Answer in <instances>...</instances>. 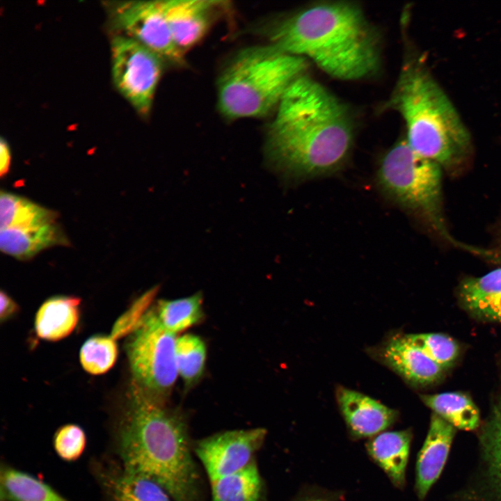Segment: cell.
I'll return each mask as SVG.
<instances>
[{
    "instance_id": "1",
    "label": "cell",
    "mask_w": 501,
    "mask_h": 501,
    "mask_svg": "<svg viewBox=\"0 0 501 501\" xmlns=\"http://www.w3.org/2000/svg\"><path fill=\"white\" fill-rule=\"evenodd\" d=\"M353 138L348 108L304 74L282 97L268 130L267 145L277 168L302 180L340 170L349 156Z\"/></svg>"
},
{
    "instance_id": "2",
    "label": "cell",
    "mask_w": 501,
    "mask_h": 501,
    "mask_svg": "<svg viewBox=\"0 0 501 501\" xmlns=\"http://www.w3.org/2000/svg\"><path fill=\"white\" fill-rule=\"evenodd\" d=\"M270 45L307 58L328 75L356 81L381 67V38L359 6L322 3L285 17L271 28Z\"/></svg>"
},
{
    "instance_id": "3",
    "label": "cell",
    "mask_w": 501,
    "mask_h": 501,
    "mask_svg": "<svg viewBox=\"0 0 501 501\" xmlns=\"http://www.w3.org/2000/svg\"><path fill=\"white\" fill-rule=\"evenodd\" d=\"M118 450L124 471L155 482L173 501H200L183 416L134 382L120 424Z\"/></svg>"
},
{
    "instance_id": "4",
    "label": "cell",
    "mask_w": 501,
    "mask_h": 501,
    "mask_svg": "<svg viewBox=\"0 0 501 501\" xmlns=\"http://www.w3.org/2000/svg\"><path fill=\"white\" fill-rule=\"evenodd\" d=\"M386 107L404 119L406 139L416 153L450 173L468 166L471 134L422 56H407Z\"/></svg>"
},
{
    "instance_id": "5",
    "label": "cell",
    "mask_w": 501,
    "mask_h": 501,
    "mask_svg": "<svg viewBox=\"0 0 501 501\" xmlns=\"http://www.w3.org/2000/svg\"><path fill=\"white\" fill-rule=\"evenodd\" d=\"M307 68L305 58L270 44L241 49L218 77V111L230 120L264 117L277 109L287 90Z\"/></svg>"
},
{
    "instance_id": "6",
    "label": "cell",
    "mask_w": 501,
    "mask_h": 501,
    "mask_svg": "<svg viewBox=\"0 0 501 501\" xmlns=\"http://www.w3.org/2000/svg\"><path fill=\"white\" fill-rule=\"evenodd\" d=\"M442 170L440 165L416 153L406 139H402L382 157L376 182L385 196L422 217L443 239L482 254V249L456 240L448 230L443 211Z\"/></svg>"
},
{
    "instance_id": "7",
    "label": "cell",
    "mask_w": 501,
    "mask_h": 501,
    "mask_svg": "<svg viewBox=\"0 0 501 501\" xmlns=\"http://www.w3.org/2000/svg\"><path fill=\"white\" fill-rule=\"evenodd\" d=\"M175 334L159 322L153 309L148 310L130 335L127 353L134 382L164 399L177 374Z\"/></svg>"
},
{
    "instance_id": "8",
    "label": "cell",
    "mask_w": 501,
    "mask_h": 501,
    "mask_svg": "<svg viewBox=\"0 0 501 501\" xmlns=\"http://www.w3.org/2000/svg\"><path fill=\"white\" fill-rule=\"evenodd\" d=\"M111 52L115 86L139 114L147 116L162 73L163 58L125 35L112 39Z\"/></svg>"
},
{
    "instance_id": "9",
    "label": "cell",
    "mask_w": 501,
    "mask_h": 501,
    "mask_svg": "<svg viewBox=\"0 0 501 501\" xmlns=\"http://www.w3.org/2000/svg\"><path fill=\"white\" fill-rule=\"evenodd\" d=\"M113 16L125 35L151 49L164 61L177 65L184 64V54L175 45L167 22L164 0L119 2L113 8Z\"/></svg>"
},
{
    "instance_id": "10",
    "label": "cell",
    "mask_w": 501,
    "mask_h": 501,
    "mask_svg": "<svg viewBox=\"0 0 501 501\" xmlns=\"http://www.w3.org/2000/svg\"><path fill=\"white\" fill-rule=\"evenodd\" d=\"M266 429L226 431L200 440L196 453L209 480L235 472L250 463L264 441Z\"/></svg>"
},
{
    "instance_id": "11",
    "label": "cell",
    "mask_w": 501,
    "mask_h": 501,
    "mask_svg": "<svg viewBox=\"0 0 501 501\" xmlns=\"http://www.w3.org/2000/svg\"><path fill=\"white\" fill-rule=\"evenodd\" d=\"M223 1L164 0L167 22L177 47L184 51L198 43L208 31Z\"/></svg>"
},
{
    "instance_id": "12",
    "label": "cell",
    "mask_w": 501,
    "mask_h": 501,
    "mask_svg": "<svg viewBox=\"0 0 501 501\" xmlns=\"http://www.w3.org/2000/svg\"><path fill=\"white\" fill-rule=\"evenodd\" d=\"M335 395L349 431L357 438L376 436L397 418L395 409L360 392L338 386Z\"/></svg>"
},
{
    "instance_id": "13",
    "label": "cell",
    "mask_w": 501,
    "mask_h": 501,
    "mask_svg": "<svg viewBox=\"0 0 501 501\" xmlns=\"http://www.w3.org/2000/svg\"><path fill=\"white\" fill-rule=\"evenodd\" d=\"M455 433V427L436 414H432L417 461L415 488L419 498H424L439 477Z\"/></svg>"
},
{
    "instance_id": "14",
    "label": "cell",
    "mask_w": 501,
    "mask_h": 501,
    "mask_svg": "<svg viewBox=\"0 0 501 501\" xmlns=\"http://www.w3.org/2000/svg\"><path fill=\"white\" fill-rule=\"evenodd\" d=\"M381 360L407 381L427 385L440 376L443 368L413 345L405 335H396L380 349Z\"/></svg>"
},
{
    "instance_id": "15",
    "label": "cell",
    "mask_w": 501,
    "mask_h": 501,
    "mask_svg": "<svg viewBox=\"0 0 501 501\" xmlns=\"http://www.w3.org/2000/svg\"><path fill=\"white\" fill-rule=\"evenodd\" d=\"M0 230L1 250L19 260L30 259L52 246L69 244L58 222Z\"/></svg>"
},
{
    "instance_id": "16",
    "label": "cell",
    "mask_w": 501,
    "mask_h": 501,
    "mask_svg": "<svg viewBox=\"0 0 501 501\" xmlns=\"http://www.w3.org/2000/svg\"><path fill=\"white\" fill-rule=\"evenodd\" d=\"M80 303L81 299L73 296H56L46 300L35 315L38 337L58 341L71 334L79 321Z\"/></svg>"
},
{
    "instance_id": "17",
    "label": "cell",
    "mask_w": 501,
    "mask_h": 501,
    "mask_svg": "<svg viewBox=\"0 0 501 501\" xmlns=\"http://www.w3.org/2000/svg\"><path fill=\"white\" fill-rule=\"evenodd\" d=\"M411 437L410 430L385 431L367 444L369 454L399 487L405 484Z\"/></svg>"
},
{
    "instance_id": "18",
    "label": "cell",
    "mask_w": 501,
    "mask_h": 501,
    "mask_svg": "<svg viewBox=\"0 0 501 501\" xmlns=\"http://www.w3.org/2000/svg\"><path fill=\"white\" fill-rule=\"evenodd\" d=\"M460 296L464 306L473 314L501 321V268L482 276L466 279Z\"/></svg>"
},
{
    "instance_id": "19",
    "label": "cell",
    "mask_w": 501,
    "mask_h": 501,
    "mask_svg": "<svg viewBox=\"0 0 501 501\" xmlns=\"http://www.w3.org/2000/svg\"><path fill=\"white\" fill-rule=\"evenodd\" d=\"M422 401L434 413L456 429L471 431L479 424V412L471 398L461 392L422 395Z\"/></svg>"
},
{
    "instance_id": "20",
    "label": "cell",
    "mask_w": 501,
    "mask_h": 501,
    "mask_svg": "<svg viewBox=\"0 0 501 501\" xmlns=\"http://www.w3.org/2000/svg\"><path fill=\"white\" fill-rule=\"evenodd\" d=\"M57 218L54 211L13 193L1 192L0 230L45 225Z\"/></svg>"
},
{
    "instance_id": "21",
    "label": "cell",
    "mask_w": 501,
    "mask_h": 501,
    "mask_svg": "<svg viewBox=\"0 0 501 501\" xmlns=\"http://www.w3.org/2000/svg\"><path fill=\"white\" fill-rule=\"evenodd\" d=\"M212 501H259L262 479L255 463L210 481Z\"/></svg>"
},
{
    "instance_id": "22",
    "label": "cell",
    "mask_w": 501,
    "mask_h": 501,
    "mask_svg": "<svg viewBox=\"0 0 501 501\" xmlns=\"http://www.w3.org/2000/svg\"><path fill=\"white\" fill-rule=\"evenodd\" d=\"M1 498L7 501H69L35 477L8 467L1 468Z\"/></svg>"
},
{
    "instance_id": "23",
    "label": "cell",
    "mask_w": 501,
    "mask_h": 501,
    "mask_svg": "<svg viewBox=\"0 0 501 501\" xmlns=\"http://www.w3.org/2000/svg\"><path fill=\"white\" fill-rule=\"evenodd\" d=\"M109 501H172L159 484L123 470L106 482Z\"/></svg>"
},
{
    "instance_id": "24",
    "label": "cell",
    "mask_w": 501,
    "mask_h": 501,
    "mask_svg": "<svg viewBox=\"0 0 501 501\" xmlns=\"http://www.w3.org/2000/svg\"><path fill=\"white\" fill-rule=\"evenodd\" d=\"M154 312L161 325L175 334L199 322L202 317V298L200 293L191 296L159 301Z\"/></svg>"
},
{
    "instance_id": "25",
    "label": "cell",
    "mask_w": 501,
    "mask_h": 501,
    "mask_svg": "<svg viewBox=\"0 0 501 501\" xmlns=\"http://www.w3.org/2000/svg\"><path fill=\"white\" fill-rule=\"evenodd\" d=\"M206 346L201 338L193 334H186L177 338L175 355L178 374L186 386L193 385L202 374Z\"/></svg>"
},
{
    "instance_id": "26",
    "label": "cell",
    "mask_w": 501,
    "mask_h": 501,
    "mask_svg": "<svg viewBox=\"0 0 501 501\" xmlns=\"http://www.w3.org/2000/svg\"><path fill=\"white\" fill-rule=\"evenodd\" d=\"M118 358L116 340L111 335H95L82 345L80 363L84 369L93 375L107 372L115 365Z\"/></svg>"
},
{
    "instance_id": "27",
    "label": "cell",
    "mask_w": 501,
    "mask_h": 501,
    "mask_svg": "<svg viewBox=\"0 0 501 501\" xmlns=\"http://www.w3.org/2000/svg\"><path fill=\"white\" fill-rule=\"evenodd\" d=\"M406 339L443 369L450 366L459 353L456 342L443 333L405 335Z\"/></svg>"
},
{
    "instance_id": "28",
    "label": "cell",
    "mask_w": 501,
    "mask_h": 501,
    "mask_svg": "<svg viewBox=\"0 0 501 501\" xmlns=\"http://www.w3.org/2000/svg\"><path fill=\"white\" fill-rule=\"evenodd\" d=\"M488 475L501 498V413L495 411L482 435Z\"/></svg>"
},
{
    "instance_id": "29",
    "label": "cell",
    "mask_w": 501,
    "mask_h": 501,
    "mask_svg": "<svg viewBox=\"0 0 501 501\" xmlns=\"http://www.w3.org/2000/svg\"><path fill=\"white\" fill-rule=\"evenodd\" d=\"M86 443V434L81 427L68 424L56 432L54 446L57 454L63 460L72 461L83 453Z\"/></svg>"
},
{
    "instance_id": "30",
    "label": "cell",
    "mask_w": 501,
    "mask_h": 501,
    "mask_svg": "<svg viewBox=\"0 0 501 501\" xmlns=\"http://www.w3.org/2000/svg\"><path fill=\"white\" fill-rule=\"evenodd\" d=\"M157 291L154 287L145 292L126 310L116 321L111 336L119 340L131 335L148 311V307Z\"/></svg>"
},
{
    "instance_id": "31",
    "label": "cell",
    "mask_w": 501,
    "mask_h": 501,
    "mask_svg": "<svg viewBox=\"0 0 501 501\" xmlns=\"http://www.w3.org/2000/svg\"><path fill=\"white\" fill-rule=\"evenodd\" d=\"M0 319L5 321L13 317L18 312L17 303L4 291L0 294Z\"/></svg>"
},
{
    "instance_id": "32",
    "label": "cell",
    "mask_w": 501,
    "mask_h": 501,
    "mask_svg": "<svg viewBox=\"0 0 501 501\" xmlns=\"http://www.w3.org/2000/svg\"><path fill=\"white\" fill-rule=\"evenodd\" d=\"M10 150L6 141L1 138L0 142V174L3 177L6 175L10 164Z\"/></svg>"
},
{
    "instance_id": "33",
    "label": "cell",
    "mask_w": 501,
    "mask_h": 501,
    "mask_svg": "<svg viewBox=\"0 0 501 501\" xmlns=\"http://www.w3.org/2000/svg\"><path fill=\"white\" fill-rule=\"evenodd\" d=\"M304 501H325V500H320V499H316V500H304Z\"/></svg>"
}]
</instances>
